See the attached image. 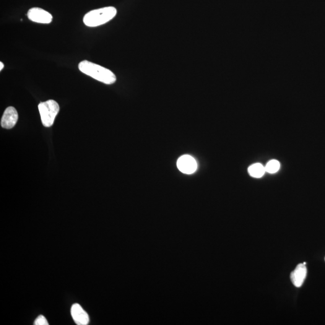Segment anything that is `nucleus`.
I'll return each mask as SVG.
<instances>
[{"label":"nucleus","mask_w":325,"mask_h":325,"mask_svg":"<svg viewBox=\"0 0 325 325\" xmlns=\"http://www.w3.org/2000/svg\"><path fill=\"white\" fill-rule=\"evenodd\" d=\"M4 67V64L2 63V62H0V71H1L2 69H3Z\"/></svg>","instance_id":"obj_12"},{"label":"nucleus","mask_w":325,"mask_h":325,"mask_svg":"<svg viewBox=\"0 0 325 325\" xmlns=\"http://www.w3.org/2000/svg\"><path fill=\"white\" fill-rule=\"evenodd\" d=\"M248 173L252 177L261 178L266 173V170L261 164L255 163L249 168Z\"/></svg>","instance_id":"obj_9"},{"label":"nucleus","mask_w":325,"mask_h":325,"mask_svg":"<svg viewBox=\"0 0 325 325\" xmlns=\"http://www.w3.org/2000/svg\"><path fill=\"white\" fill-rule=\"evenodd\" d=\"M71 312L72 318L77 325H87L89 324V317L79 304H74L72 306Z\"/></svg>","instance_id":"obj_7"},{"label":"nucleus","mask_w":325,"mask_h":325,"mask_svg":"<svg viewBox=\"0 0 325 325\" xmlns=\"http://www.w3.org/2000/svg\"><path fill=\"white\" fill-rule=\"evenodd\" d=\"M303 264L306 265V262H304Z\"/></svg>","instance_id":"obj_13"},{"label":"nucleus","mask_w":325,"mask_h":325,"mask_svg":"<svg viewBox=\"0 0 325 325\" xmlns=\"http://www.w3.org/2000/svg\"><path fill=\"white\" fill-rule=\"evenodd\" d=\"M79 69L83 73L106 85L113 84L116 80L115 75L110 70L87 61L80 62Z\"/></svg>","instance_id":"obj_1"},{"label":"nucleus","mask_w":325,"mask_h":325,"mask_svg":"<svg viewBox=\"0 0 325 325\" xmlns=\"http://www.w3.org/2000/svg\"><path fill=\"white\" fill-rule=\"evenodd\" d=\"M178 170L186 174L194 173L197 170V163L194 157L184 155L179 158L177 162Z\"/></svg>","instance_id":"obj_5"},{"label":"nucleus","mask_w":325,"mask_h":325,"mask_svg":"<svg viewBox=\"0 0 325 325\" xmlns=\"http://www.w3.org/2000/svg\"><path fill=\"white\" fill-rule=\"evenodd\" d=\"M27 17L32 22L41 24H49L53 20V17L49 12L39 7H33L28 10Z\"/></svg>","instance_id":"obj_4"},{"label":"nucleus","mask_w":325,"mask_h":325,"mask_svg":"<svg viewBox=\"0 0 325 325\" xmlns=\"http://www.w3.org/2000/svg\"><path fill=\"white\" fill-rule=\"evenodd\" d=\"M280 169V163L278 161L275 160H270L267 163L265 170L267 173H277Z\"/></svg>","instance_id":"obj_10"},{"label":"nucleus","mask_w":325,"mask_h":325,"mask_svg":"<svg viewBox=\"0 0 325 325\" xmlns=\"http://www.w3.org/2000/svg\"><path fill=\"white\" fill-rule=\"evenodd\" d=\"M116 14L117 10L113 7H103L88 12L83 18V22L88 27H97L112 20Z\"/></svg>","instance_id":"obj_2"},{"label":"nucleus","mask_w":325,"mask_h":325,"mask_svg":"<svg viewBox=\"0 0 325 325\" xmlns=\"http://www.w3.org/2000/svg\"><path fill=\"white\" fill-rule=\"evenodd\" d=\"M42 122L45 127L53 126L54 120L60 110L58 103L56 101L50 100L41 103L38 106Z\"/></svg>","instance_id":"obj_3"},{"label":"nucleus","mask_w":325,"mask_h":325,"mask_svg":"<svg viewBox=\"0 0 325 325\" xmlns=\"http://www.w3.org/2000/svg\"><path fill=\"white\" fill-rule=\"evenodd\" d=\"M306 274H307V269L305 264L303 263L298 264L290 275L291 281L293 285L296 287H301L303 284Z\"/></svg>","instance_id":"obj_8"},{"label":"nucleus","mask_w":325,"mask_h":325,"mask_svg":"<svg viewBox=\"0 0 325 325\" xmlns=\"http://www.w3.org/2000/svg\"><path fill=\"white\" fill-rule=\"evenodd\" d=\"M35 325H48V323L47 320L46 319L45 317L43 316H40L38 317L37 319L35 320Z\"/></svg>","instance_id":"obj_11"},{"label":"nucleus","mask_w":325,"mask_h":325,"mask_svg":"<svg viewBox=\"0 0 325 325\" xmlns=\"http://www.w3.org/2000/svg\"><path fill=\"white\" fill-rule=\"evenodd\" d=\"M18 119V114L16 109L13 107H9L2 115L1 126L2 128L11 129L16 125Z\"/></svg>","instance_id":"obj_6"}]
</instances>
